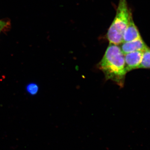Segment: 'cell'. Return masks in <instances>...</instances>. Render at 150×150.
<instances>
[{"instance_id": "6da1fadb", "label": "cell", "mask_w": 150, "mask_h": 150, "mask_svg": "<svg viewBox=\"0 0 150 150\" xmlns=\"http://www.w3.org/2000/svg\"><path fill=\"white\" fill-rule=\"evenodd\" d=\"M106 80H110L123 86L125 75L124 54L118 45L110 43L103 58L98 64Z\"/></svg>"}, {"instance_id": "7a4b0ae2", "label": "cell", "mask_w": 150, "mask_h": 150, "mask_svg": "<svg viewBox=\"0 0 150 150\" xmlns=\"http://www.w3.org/2000/svg\"><path fill=\"white\" fill-rule=\"evenodd\" d=\"M131 14L127 0H119L116 15L107 33V39L110 43L119 45L123 43V34Z\"/></svg>"}, {"instance_id": "3957f363", "label": "cell", "mask_w": 150, "mask_h": 150, "mask_svg": "<svg viewBox=\"0 0 150 150\" xmlns=\"http://www.w3.org/2000/svg\"><path fill=\"white\" fill-rule=\"evenodd\" d=\"M143 51H137L124 54L126 72L139 69L143 57Z\"/></svg>"}, {"instance_id": "277c9868", "label": "cell", "mask_w": 150, "mask_h": 150, "mask_svg": "<svg viewBox=\"0 0 150 150\" xmlns=\"http://www.w3.org/2000/svg\"><path fill=\"white\" fill-rule=\"evenodd\" d=\"M121 44H122L120 48L124 54L134 51H144L149 48L145 42L143 41L142 38L133 41L123 42Z\"/></svg>"}, {"instance_id": "5b68a950", "label": "cell", "mask_w": 150, "mask_h": 150, "mask_svg": "<svg viewBox=\"0 0 150 150\" xmlns=\"http://www.w3.org/2000/svg\"><path fill=\"white\" fill-rule=\"evenodd\" d=\"M141 38L139 30L134 23L131 14L129 18L128 26L123 34V42L133 41Z\"/></svg>"}, {"instance_id": "8992f818", "label": "cell", "mask_w": 150, "mask_h": 150, "mask_svg": "<svg viewBox=\"0 0 150 150\" xmlns=\"http://www.w3.org/2000/svg\"><path fill=\"white\" fill-rule=\"evenodd\" d=\"M139 69H150V48L149 47L143 51L142 63Z\"/></svg>"}, {"instance_id": "52a82bcc", "label": "cell", "mask_w": 150, "mask_h": 150, "mask_svg": "<svg viewBox=\"0 0 150 150\" xmlns=\"http://www.w3.org/2000/svg\"><path fill=\"white\" fill-rule=\"evenodd\" d=\"M27 91L30 94L34 95L37 93L38 91V86L35 83H31L29 84L26 87Z\"/></svg>"}, {"instance_id": "ba28073f", "label": "cell", "mask_w": 150, "mask_h": 150, "mask_svg": "<svg viewBox=\"0 0 150 150\" xmlns=\"http://www.w3.org/2000/svg\"><path fill=\"white\" fill-rule=\"evenodd\" d=\"M6 24L7 23L5 22L0 20V32L1 31L3 28L5 27L6 25Z\"/></svg>"}]
</instances>
